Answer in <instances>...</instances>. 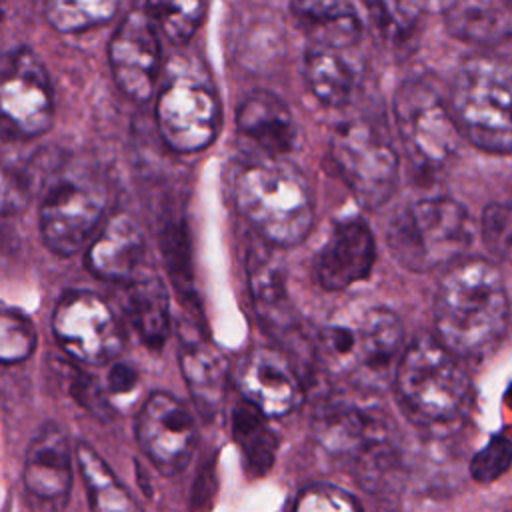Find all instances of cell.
<instances>
[{"instance_id":"obj_1","label":"cell","mask_w":512,"mask_h":512,"mask_svg":"<svg viewBox=\"0 0 512 512\" xmlns=\"http://www.w3.org/2000/svg\"><path fill=\"white\" fill-rule=\"evenodd\" d=\"M510 300L500 268L486 258L448 266L434 296L438 338L460 358H484L506 336Z\"/></svg>"},{"instance_id":"obj_2","label":"cell","mask_w":512,"mask_h":512,"mask_svg":"<svg viewBox=\"0 0 512 512\" xmlns=\"http://www.w3.org/2000/svg\"><path fill=\"white\" fill-rule=\"evenodd\" d=\"M402 340V322L390 308L350 306L320 328L316 356L328 374L374 392L394 378Z\"/></svg>"},{"instance_id":"obj_3","label":"cell","mask_w":512,"mask_h":512,"mask_svg":"<svg viewBox=\"0 0 512 512\" xmlns=\"http://www.w3.org/2000/svg\"><path fill=\"white\" fill-rule=\"evenodd\" d=\"M242 218L272 246H296L314 226V200L302 170L286 156H256L234 176Z\"/></svg>"},{"instance_id":"obj_4","label":"cell","mask_w":512,"mask_h":512,"mask_svg":"<svg viewBox=\"0 0 512 512\" xmlns=\"http://www.w3.org/2000/svg\"><path fill=\"white\" fill-rule=\"evenodd\" d=\"M312 434L328 456L354 468L366 490H382L398 468L396 426L378 406L344 398L326 400L314 412Z\"/></svg>"},{"instance_id":"obj_5","label":"cell","mask_w":512,"mask_h":512,"mask_svg":"<svg viewBox=\"0 0 512 512\" xmlns=\"http://www.w3.org/2000/svg\"><path fill=\"white\" fill-rule=\"evenodd\" d=\"M394 384L406 414L424 426L458 420L472 400V380L460 356L438 336H418L404 348Z\"/></svg>"},{"instance_id":"obj_6","label":"cell","mask_w":512,"mask_h":512,"mask_svg":"<svg viewBox=\"0 0 512 512\" xmlns=\"http://www.w3.org/2000/svg\"><path fill=\"white\" fill-rule=\"evenodd\" d=\"M450 108L462 136L482 152L512 154V62L492 54L466 58L454 74Z\"/></svg>"},{"instance_id":"obj_7","label":"cell","mask_w":512,"mask_h":512,"mask_svg":"<svg viewBox=\"0 0 512 512\" xmlns=\"http://www.w3.org/2000/svg\"><path fill=\"white\" fill-rule=\"evenodd\" d=\"M474 240V224L464 204L432 196L396 212L386 230L394 260L410 272H432L462 260Z\"/></svg>"},{"instance_id":"obj_8","label":"cell","mask_w":512,"mask_h":512,"mask_svg":"<svg viewBox=\"0 0 512 512\" xmlns=\"http://www.w3.org/2000/svg\"><path fill=\"white\" fill-rule=\"evenodd\" d=\"M394 120L410 166L418 174H436L456 156L460 128L440 92L422 78L402 82L394 94Z\"/></svg>"},{"instance_id":"obj_9","label":"cell","mask_w":512,"mask_h":512,"mask_svg":"<svg viewBox=\"0 0 512 512\" xmlns=\"http://www.w3.org/2000/svg\"><path fill=\"white\" fill-rule=\"evenodd\" d=\"M110 192L104 178L82 166H70L50 184L40 206V234L48 250L72 256L90 246L106 216Z\"/></svg>"},{"instance_id":"obj_10","label":"cell","mask_w":512,"mask_h":512,"mask_svg":"<svg viewBox=\"0 0 512 512\" xmlns=\"http://www.w3.org/2000/svg\"><path fill=\"white\" fill-rule=\"evenodd\" d=\"M330 156L354 198L364 208L386 204L396 186L400 158L388 136L370 120H348L332 132Z\"/></svg>"},{"instance_id":"obj_11","label":"cell","mask_w":512,"mask_h":512,"mask_svg":"<svg viewBox=\"0 0 512 512\" xmlns=\"http://www.w3.org/2000/svg\"><path fill=\"white\" fill-rule=\"evenodd\" d=\"M156 124L170 150L178 154L206 150L222 124L214 88L194 74H172L156 100Z\"/></svg>"},{"instance_id":"obj_12","label":"cell","mask_w":512,"mask_h":512,"mask_svg":"<svg viewBox=\"0 0 512 512\" xmlns=\"http://www.w3.org/2000/svg\"><path fill=\"white\" fill-rule=\"evenodd\" d=\"M52 332L70 358L88 366L116 360L126 342L112 308L88 290H72L58 300L52 312Z\"/></svg>"},{"instance_id":"obj_13","label":"cell","mask_w":512,"mask_h":512,"mask_svg":"<svg viewBox=\"0 0 512 512\" xmlns=\"http://www.w3.org/2000/svg\"><path fill=\"white\" fill-rule=\"evenodd\" d=\"M0 102L4 130L18 138L42 136L52 126L54 92L42 60L30 48H14L2 60Z\"/></svg>"},{"instance_id":"obj_14","label":"cell","mask_w":512,"mask_h":512,"mask_svg":"<svg viewBox=\"0 0 512 512\" xmlns=\"http://www.w3.org/2000/svg\"><path fill=\"white\" fill-rule=\"evenodd\" d=\"M136 440L158 472H180L194 452V416L170 392H152L136 416Z\"/></svg>"},{"instance_id":"obj_15","label":"cell","mask_w":512,"mask_h":512,"mask_svg":"<svg viewBox=\"0 0 512 512\" xmlns=\"http://www.w3.org/2000/svg\"><path fill=\"white\" fill-rule=\"evenodd\" d=\"M152 16L132 10L118 24L108 44V60L120 92L142 104L154 94L160 72V40Z\"/></svg>"},{"instance_id":"obj_16","label":"cell","mask_w":512,"mask_h":512,"mask_svg":"<svg viewBox=\"0 0 512 512\" xmlns=\"http://www.w3.org/2000/svg\"><path fill=\"white\" fill-rule=\"evenodd\" d=\"M236 380L242 398L268 418L288 416L304 398L302 380L290 360L268 346H258L242 358Z\"/></svg>"},{"instance_id":"obj_17","label":"cell","mask_w":512,"mask_h":512,"mask_svg":"<svg viewBox=\"0 0 512 512\" xmlns=\"http://www.w3.org/2000/svg\"><path fill=\"white\" fill-rule=\"evenodd\" d=\"M376 242L368 224L350 216L338 220L316 258V278L324 290L340 292L370 276Z\"/></svg>"},{"instance_id":"obj_18","label":"cell","mask_w":512,"mask_h":512,"mask_svg":"<svg viewBox=\"0 0 512 512\" xmlns=\"http://www.w3.org/2000/svg\"><path fill=\"white\" fill-rule=\"evenodd\" d=\"M86 266L96 278L118 284L144 274L146 240L140 224L130 214L116 212L90 242Z\"/></svg>"},{"instance_id":"obj_19","label":"cell","mask_w":512,"mask_h":512,"mask_svg":"<svg viewBox=\"0 0 512 512\" xmlns=\"http://www.w3.org/2000/svg\"><path fill=\"white\" fill-rule=\"evenodd\" d=\"M240 138L256 150V156H286L294 148L296 124L282 98L268 90L248 94L236 112Z\"/></svg>"},{"instance_id":"obj_20","label":"cell","mask_w":512,"mask_h":512,"mask_svg":"<svg viewBox=\"0 0 512 512\" xmlns=\"http://www.w3.org/2000/svg\"><path fill=\"white\" fill-rule=\"evenodd\" d=\"M180 334L178 362L186 388L196 412L204 420H212L220 412L226 394V360L194 326L188 334L180 328Z\"/></svg>"},{"instance_id":"obj_21","label":"cell","mask_w":512,"mask_h":512,"mask_svg":"<svg viewBox=\"0 0 512 512\" xmlns=\"http://www.w3.org/2000/svg\"><path fill=\"white\" fill-rule=\"evenodd\" d=\"M24 486L40 500H62L72 486V452L66 432L48 422L28 444Z\"/></svg>"},{"instance_id":"obj_22","label":"cell","mask_w":512,"mask_h":512,"mask_svg":"<svg viewBox=\"0 0 512 512\" xmlns=\"http://www.w3.org/2000/svg\"><path fill=\"white\" fill-rule=\"evenodd\" d=\"M348 50L326 42L310 40L304 52V78L310 92L328 108H342L352 102L360 86V68Z\"/></svg>"},{"instance_id":"obj_23","label":"cell","mask_w":512,"mask_h":512,"mask_svg":"<svg viewBox=\"0 0 512 512\" xmlns=\"http://www.w3.org/2000/svg\"><path fill=\"white\" fill-rule=\"evenodd\" d=\"M442 20L466 44L488 48L512 40V0H442Z\"/></svg>"},{"instance_id":"obj_24","label":"cell","mask_w":512,"mask_h":512,"mask_svg":"<svg viewBox=\"0 0 512 512\" xmlns=\"http://www.w3.org/2000/svg\"><path fill=\"white\" fill-rule=\"evenodd\" d=\"M246 278L258 318L278 334L296 328V316L286 292L284 272L264 246H250L246 254Z\"/></svg>"},{"instance_id":"obj_25","label":"cell","mask_w":512,"mask_h":512,"mask_svg":"<svg viewBox=\"0 0 512 512\" xmlns=\"http://www.w3.org/2000/svg\"><path fill=\"white\" fill-rule=\"evenodd\" d=\"M124 314L140 340L158 352L164 348L172 330L170 296L156 272H144L126 284Z\"/></svg>"},{"instance_id":"obj_26","label":"cell","mask_w":512,"mask_h":512,"mask_svg":"<svg viewBox=\"0 0 512 512\" xmlns=\"http://www.w3.org/2000/svg\"><path fill=\"white\" fill-rule=\"evenodd\" d=\"M290 10L314 42L354 48L362 36L354 0H290Z\"/></svg>"},{"instance_id":"obj_27","label":"cell","mask_w":512,"mask_h":512,"mask_svg":"<svg viewBox=\"0 0 512 512\" xmlns=\"http://www.w3.org/2000/svg\"><path fill=\"white\" fill-rule=\"evenodd\" d=\"M232 436L252 478L264 476L274 466L278 438L268 426V416L254 404L242 400L232 408Z\"/></svg>"},{"instance_id":"obj_28","label":"cell","mask_w":512,"mask_h":512,"mask_svg":"<svg viewBox=\"0 0 512 512\" xmlns=\"http://www.w3.org/2000/svg\"><path fill=\"white\" fill-rule=\"evenodd\" d=\"M76 460L94 510H138V504L132 500L128 490L118 482L114 472L90 444L80 442L76 446Z\"/></svg>"},{"instance_id":"obj_29","label":"cell","mask_w":512,"mask_h":512,"mask_svg":"<svg viewBox=\"0 0 512 512\" xmlns=\"http://www.w3.org/2000/svg\"><path fill=\"white\" fill-rule=\"evenodd\" d=\"M380 38L392 48L408 46L424 20L422 0H362Z\"/></svg>"},{"instance_id":"obj_30","label":"cell","mask_w":512,"mask_h":512,"mask_svg":"<svg viewBox=\"0 0 512 512\" xmlns=\"http://www.w3.org/2000/svg\"><path fill=\"white\" fill-rule=\"evenodd\" d=\"M120 0H42L46 20L64 34H76L108 22Z\"/></svg>"},{"instance_id":"obj_31","label":"cell","mask_w":512,"mask_h":512,"mask_svg":"<svg viewBox=\"0 0 512 512\" xmlns=\"http://www.w3.org/2000/svg\"><path fill=\"white\" fill-rule=\"evenodd\" d=\"M148 14L174 44L188 42L202 26L208 0H146Z\"/></svg>"},{"instance_id":"obj_32","label":"cell","mask_w":512,"mask_h":512,"mask_svg":"<svg viewBox=\"0 0 512 512\" xmlns=\"http://www.w3.org/2000/svg\"><path fill=\"white\" fill-rule=\"evenodd\" d=\"M36 348V330L26 314L4 308L0 318V358L4 364L24 362Z\"/></svg>"},{"instance_id":"obj_33","label":"cell","mask_w":512,"mask_h":512,"mask_svg":"<svg viewBox=\"0 0 512 512\" xmlns=\"http://www.w3.org/2000/svg\"><path fill=\"white\" fill-rule=\"evenodd\" d=\"M480 232L492 256L512 264V202L488 204L482 214Z\"/></svg>"},{"instance_id":"obj_34","label":"cell","mask_w":512,"mask_h":512,"mask_svg":"<svg viewBox=\"0 0 512 512\" xmlns=\"http://www.w3.org/2000/svg\"><path fill=\"white\" fill-rule=\"evenodd\" d=\"M512 464V442L494 434L470 460V476L480 484H490L508 472Z\"/></svg>"},{"instance_id":"obj_35","label":"cell","mask_w":512,"mask_h":512,"mask_svg":"<svg viewBox=\"0 0 512 512\" xmlns=\"http://www.w3.org/2000/svg\"><path fill=\"white\" fill-rule=\"evenodd\" d=\"M294 508L302 512H324V510L356 512L362 508V504L348 490L334 484L318 482L300 490V494L296 496Z\"/></svg>"},{"instance_id":"obj_36","label":"cell","mask_w":512,"mask_h":512,"mask_svg":"<svg viewBox=\"0 0 512 512\" xmlns=\"http://www.w3.org/2000/svg\"><path fill=\"white\" fill-rule=\"evenodd\" d=\"M70 392L76 398V402L82 404L94 416H98V418H108L110 416L112 408L106 400V394H104L102 386L98 384V380H94L90 374L72 370Z\"/></svg>"},{"instance_id":"obj_37","label":"cell","mask_w":512,"mask_h":512,"mask_svg":"<svg viewBox=\"0 0 512 512\" xmlns=\"http://www.w3.org/2000/svg\"><path fill=\"white\" fill-rule=\"evenodd\" d=\"M136 382H138V374H136V370L130 364L118 362L108 372V388L114 394L130 392L136 386Z\"/></svg>"},{"instance_id":"obj_38","label":"cell","mask_w":512,"mask_h":512,"mask_svg":"<svg viewBox=\"0 0 512 512\" xmlns=\"http://www.w3.org/2000/svg\"><path fill=\"white\" fill-rule=\"evenodd\" d=\"M504 400H506V404H508V406H512V384L508 386V390H506V396H504Z\"/></svg>"}]
</instances>
